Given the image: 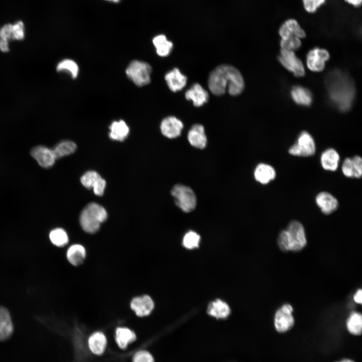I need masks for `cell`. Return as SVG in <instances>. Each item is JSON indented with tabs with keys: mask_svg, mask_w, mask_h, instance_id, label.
<instances>
[{
	"mask_svg": "<svg viewBox=\"0 0 362 362\" xmlns=\"http://www.w3.org/2000/svg\"><path fill=\"white\" fill-rule=\"evenodd\" d=\"M325 83L331 103L340 111L349 110L355 93L350 77L342 70L334 69L327 74Z\"/></svg>",
	"mask_w": 362,
	"mask_h": 362,
	"instance_id": "6da1fadb",
	"label": "cell"
},
{
	"mask_svg": "<svg viewBox=\"0 0 362 362\" xmlns=\"http://www.w3.org/2000/svg\"><path fill=\"white\" fill-rule=\"evenodd\" d=\"M208 87L210 92L216 96L222 95L226 91L232 96H237L243 90L244 82L237 69L230 65L222 64L211 72Z\"/></svg>",
	"mask_w": 362,
	"mask_h": 362,
	"instance_id": "7a4b0ae2",
	"label": "cell"
},
{
	"mask_svg": "<svg viewBox=\"0 0 362 362\" xmlns=\"http://www.w3.org/2000/svg\"><path fill=\"white\" fill-rule=\"evenodd\" d=\"M107 218V213L103 207L96 203H90L81 211L79 221L84 231L95 233Z\"/></svg>",
	"mask_w": 362,
	"mask_h": 362,
	"instance_id": "3957f363",
	"label": "cell"
},
{
	"mask_svg": "<svg viewBox=\"0 0 362 362\" xmlns=\"http://www.w3.org/2000/svg\"><path fill=\"white\" fill-rule=\"evenodd\" d=\"M125 72L128 78L137 86H144L151 81L152 68L145 61L138 60L132 61L127 67Z\"/></svg>",
	"mask_w": 362,
	"mask_h": 362,
	"instance_id": "277c9868",
	"label": "cell"
},
{
	"mask_svg": "<svg viewBox=\"0 0 362 362\" xmlns=\"http://www.w3.org/2000/svg\"><path fill=\"white\" fill-rule=\"evenodd\" d=\"M176 205L185 212L193 211L197 204L196 195L189 187L183 185H175L171 190Z\"/></svg>",
	"mask_w": 362,
	"mask_h": 362,
	"instance_id": "5b68a950",
	"label": "cell"
},
{
	"mask_svg": "<svg viewBox=\"0 0 362 362\" xmlns=\"http://www.w3.org/2000/svg\"><path fill=\"white\" fill-rule=\"evenodd\" d=\"M315 151L313 138L308 132L303 131L299 135L296 142L289 148L288 152L293 156L308 157L313 155Z\"/></svg>",
	"mask_w": 362,
	"mask_h": 362,
	"instance_id": "8992f818",
	"label": "cell"
},
{
	"mask_svg": "<svg viewBox=\"0 0 362 362\" xmlns=\"http://www.w3.org/2000/svg\"><path fill=\"white\" fill-rule=\"evenodd\" d=\"M286 231L290 243V251H299L305 246L307 240L305 229L299 221L294 220L290 222Z\"/></svg>",
	"mask_w": 362,
	"mask_h": 362,
	"instance_id": "52a82bcc",
	"label": "cell"
},
{
	"mask_svg": "<svg viewBox=\"0 0 362 362\" xmlns=\"http://www.w3.org/2000/svg\"><path fill=\"white\" fill-rule=\"evenodd\" d=\"M293 311V307L288 304L283 305L276 311L274 325L278 332H285L293 327L295 321L292 315Z\"/></svg>",
	"mask_w": 362,
	"mask_h": 362,
	"instance_id": "ba28073f",
	"label": "cell"
},
{
	"mask_svg": "<svg viewBox=\"0 0 362 362\" xmlns=\"http://www.w3.org/2000/svg\"><path fill=\"white\" fill-rule=\"evenodd\" d=\"M278 59L282 65L295 76L301 77L304 75L303 64L294 51L281 49Z\"/></svg>",
	"mask_w": 362,
	"mask_h": 362,
	"instance_id": "9c48e42d",
	"label": "cell"
},
{
	"mask_svg": "<svg viewBox=\"0 0 362 362\" xmlns=\"http://www.w3.org/2000/svg\"><path fill=\"white\" fill-rule=\"evenodd\" d=\"M329 57V54L326 49L315 48L309 51L307 55V65L313 71H321L324 69L325 62Z\"/></svg>",
	"mask_w": 362,
	"mask_h": 362,
	"instance_id": "30bf717a",
	"label": "cell"
},
{
	"mask_svg": "<svg viewBox=\"0 0 362 362\" xmlns=\"http://www.w3.org/2000/svg\"><path fill=\"white\" fill-rule=\"evenodd\" d=\"M80 182L86 188H93L95 195L101 196L104 194L106 183L96 171H87L81 177Z\"/></svg>",
	"mask_w": 362,
	"mask_h": 362,
	"instance_id": "8fae6325",
	"label": "cell"
},
{
	"mask_svg": "<svg viewBox=\"0 0 362 362\" xmlns=\"http://www.w3.org/2000/svg\"><path fill=\"white\" fill-rule=\"evenodd\" d=\"M32 157L38 164L43 168L52 166L56 160L52 149L43 145H38L33 147L30 151Z\"/></svg>",
	"mask_w": 362,
	"mask_h": 362,
	"instance_id": "7c38bea8",
	"label": "cell"
},
{
	"mask_svg": "<svg viewBox=\"0 0 362 362\" xmlns=\"http://www.w3.org/2000/svg\"><path fill=\"white\" fill-rule=\"evenodd\" d=\"M183 127L182 122L173 116L165 118L160 124L162 134L168 138H174L179 136Z\"/></svg>",
	"mask_w": 362,
	"mask_h": 362,
	"instance_id": "4fadbf2b",
	"label": "cell"
},
{
	"mask_svg": "<svg viewBox=\"0 0 362 362\" xmlns=\"http://www.w3.org/2000/svg\"><path fill=\"white\" fill-rule=\"evenodd\" d=\"M131 309L139 317L148 315L154 308V302L148 295H143L133 298L130 303Z\"/></svg>",
	"mask_w": 362,
	"mask_h": 362,
	"instance_id": "5bb4252c",
	"label": "cell"
},
{
	"mask_svg": "<svg viewBox=\"0 0 362 362\" xmlns=\"http://www.w3.org/2000/svg\"><path fill=\"white\" fill-rule=\"evenodd\" d=\"M315 202L321 212L325 215L331 214L338 207L337 199L327 192H321L318 194L315 198Z\"/></svg>",
	"mask_w": 362,
	"mask_h": 362,
	"instance_id": "9a60e30c",
	"label": "cell"
},
{
	"mask_svg": "<svg viewBox=\"0 0 362 362\" xmlns=\"http://www.w3.org/2000/svg\"><path fill=\"white\" fill-rule=\"evenodd\" d=\"M187 100H191L195 106L199 107L203 105L209 100V94L200 84L195 83L185 93Z\"/></svg>",
	"mask_w": 362,
	"mask_h": 362,
	"instance_id": "2e32d148",
	"label": "cell"
},
{
	"mask_svg": "<svg viewBox=\"0 0 362 362\" xmlns=\"http://www.w3.org/2000/svg\"><path fill=\"white\" fill-rule=\"evenodd\" d=\"M279 33L281 39H285L290 36H295L300 39L306 37L305 32L294 19L286 20L280 27Z\"/></svg>",
	"mask_w": 362,
	"mask_h": 362,
	"instance_id": "e0dca14e",
	"label": "cell"
},
{
	"mask_svg": "<svg viewBox=\"0 0 362 362\" xmlns=\"http://www.w3.org/2000/svg\"><path fill=\"white\" fill-rule=\"evenodd\" d=\"M164 78L169 88L173 92L183 89L187 81L186 76L183 74L177 68L167 72Z\"/></svg>",
	"mask_w": 362,
	"mask_h": 362,
	"instance_id": "ac0fdd59",
	"label": "cell"
},
{
	"mask_svg": "<svg viewBox=\"0 0 362 362\" xmlns=\"http://www.w3.org/2000/svg\"><path fill=\"white\" fill-rule=\"evenodd\" d=\"M188 139L192 146L199 149L204 148L207 140L203 126L198 124L193 125L188 132Z\"/></svg>",
	"mask_w": 362,
	"mask_h": 362,
	"instance_id": "d6986e66",
	"label": "cell"
},
{
	"mask_svg": "<svg viewBox=\"0 0 362 362\" xmlns=\"http://www.w3.org/2000/svg\"><path fill=\"white\" fill-rule=\"evenodd\" d=\"M14 327L9 311L0 306V341L9 338L12 334Z\"/></svg>",
	"mask_w": 362,
	"mask_h": 362,
	"instance_id": "ffe728a7",
	"label": "cell"
},
{
	"mask_svg": "<svg viewBox=\"0 0 362 362\" xmlns=\"http://www.w3.org/2000/svg\"><path fill=\"white\" fill-rule=\"evenodd\" d=\"M107 344V337L104 333L96 331L90 335L88 339V346L93 354L101 355L104 353Z\"/></svg>",
	"mask_w": 362,
	"mask_h": 362,
	"instance_id": "44dd1931",
	"label": "cell"
},
{
	"mask_svg": "<svg viewBox=\"0 0 362 362\" xmlns=\"http://www.w3.org/2000/svg\"><path fill=\"white\" fill-rule=\"evenodd\" d=\"M254 176L257 182L266 185L275 178L276 172L275 168L270 165L260 163L255 168Z\"/></svg>",
	"mask_w": 362,
	"mask_h": 362,
	"instance_id": "7402d4cb",
	"label": "cell"
},
{
	"mask_svg": "<svg viewBox=\"0 0 362 362\" xmlns=\"http://www.w3.org/2000/svg\"><path fill=\"white\" fill-rule=\"evenodd\" d=\"M340 156L334 148H327L320 156V162L323 168L326 170L335 171L338 166Z\"/></svg>",
	"mask_w": 362,
	"mask_h": 362,
	"instance_id": "603a6c76",
	"label": "cell"
},
{
	"mask_svg": "<svg viewBox=\"0 0 362 362\" xmlns=\"http://www.w3.org/2000/svg\"><path fill=\"white\" fill-rule=\"evenodd\" d=\"M109 137L114 140L122 141L128 136L129 128L122 120L113 121L109 126Z\"/></svg>",
	"mask_w": 362,
	"mask_h": 362,
	"instance_id": "cb8c5ba5",
	"label": "cell"
},
{
	"mask_svg": "<svg viewBox=\"0 0 362 362\" xmlns=\"http://www.w3.org/2000/svg\"><path fill=\"white\" fill-rule=\"evenodd\" d=\"M136 339L135 333L127 327H118L115 332V340L120 349H124L128 344Z\"/></svg>",
	"mask_w": 362,
	"mask_h": 362,
	"instance_id": "d4e9b609",
	"label": "cell"
},
{
	"mask_svg": "<svg viewBox=\"0 0 362 362\" xmlns=\"http://www.w3.org/2000/svg\"><path fill=\"white\" fill-rule=\"evenodd\" d=\"M85 256V248L79 244L71 245L67 250V259L72 265L74 266H78L82 264Z\"/></svg>",
	"mask_w": 362,
	"mask_h": 362,
	"instance_id": "484cf974",
	"label": "cell"
},
{
	"mask_svg": "<svg viewBox=\"0 0 362 362\" xmlns=\"http://www.w3.org/2000/svg\"><path fill=\"white\" fill-rule=\"evenodd\" d=\"M291 95L294 101L301 106H309L312 102V96L310 92L301 86H294L291 89Z\"/></svg>",
	"mask_w": 362,
	"mask_h": 362,
	"instance_id": "4316f807",
	"label": "cell"
},
{
	"mask_svg": "<svg viewBox=\"0 0 362 362\" xmlns=\"http://www.w3.org/2000/svg\"><path fill=\"white\" fill-rule=\"evenodd\" d=\"M156 53L161 57H166L169 55L172 47V43L168 41L166 37L163 34L158 35L152 39Z\"/></svg>",
	"mask_w": 362,
	"mask_h": 362,
	"instance_id": "83f0119b",
	"label": "cell"
},
{
	"mask_svg": "<svg viewBox=\"0 0 362 362\" xmlns=\"http://www.w3.org/2000/svg\"><path fill=\"white\" fill-rule=\"evenodd\" d=\"M207 312L209 315L217 318H225L229 315L230 310L226 303L217 299L209 305Z\"/></svg>",
	"mask_w": 362,
	"mask_h": 362,
	"instance_id": "f1b7e54d",
	"label": "cell"
},
{
	"mask_svg": "<svg viewBox=\"0 0 362 362\" xmlns=\"http://www.w3.org/2000/svg\"><path fill=\"white\" fill-rule=\"evenodd\" d=\"M56 69L59 72L68 73L72 78H76L79 73V67L72 59L66 58L60 60L57 64Z\"/></svg>",
	"mask_w": 362,
	"mask_h": 362,
	"instance_id": "f546056e",
	"label": "cell"
},
{
	"mask_svg": "<svg viewBox=\"0 0 362 362\" xmlns=\"http://www.w3.org/2000/svg\"><path fill=\"white\" fill-rule=\"evenodd\" d=\"M346 328L348 331L354 335H360L362 330V317L360 313H351L346 321Z\"/></svg>",
	"mask_w": 362,
	"mask_h": 362,
	"instance_id": "4dcf8cb0",
	"label": "cell"
},
{
	"mask_svg": "<svg viewBox=\"0 0 362 362\" xmlns=\"http://www.w3.org/2000/svg\"><path fill=\"white\" fill-rule=\"evenodd\" d=\"M76 148L75 143L69 140H64L58 143L52 149L56 159L73 153Z\"/></svg>",
	"mask_w": 362,
	"mask_h": 362,
	"instance_id": "1f68e13d",
	"label": "cell"
},
{
	"mask_svg": "<svg viewBox=\"0 0 362 362\" xmlns=\"http://www.w3.org/2000/svg\"><path fill=\"white\" fill-rule=\"evenodd\" d=\"M49 238L52 244L58 247L64 246L68 242V236L66 232L60 228L52 230L49 233Z\"/></svg>",
	"mask_w": 362,
	"mask_h": 362,
	"instance_id": "d6a6232c",
	"label": "cell"
},
{
	"mask_svg": "<svg viewBox=\"0 0 362 362\" xmlns=\"http://www.w3.org/2000/svg\"><path fill=\"white\" fill-rule=\"evenodd\" d=\"M280 46L283 49L294 51L301 47V39L295 36H290L285 39H281Z\"/></svg>",
	"mask_w": 362,
	"mask_h": 362,
	"instance_id": "836d02e7",
	"label": "cell"
},
{
	"mask_svg": "<svg viewBox=\"0 0 362 362\" xmlns=\"http://www.w3.org/2000/svg\"><path fill=\"white\" fill-rule=\"evenodd\" d=\"M200 236L194 231H190L186 234L183 238V245L188 249L197 247L199 245Z\"/></svg>",
	"mask_w": 362,
	"mask_h": 362,
	"instance_id": "e575fe53",
	"label": "cell"
},
{
	"mask_svg": "<svg viewBox=\"0 0 362 362\" xmlns=\"http://www.w3.org/2000/svg\"><path fill=\"white\" fill-rule=\"evenodd\" d=\"M25 26L23 21H18L12 24L13 40H22L25 37Z\"/></svg>",
	"mask_w": 362,
	"mask_h": 362,
	"instance_id": "d590c367",
	"label": "cell"
},
{
	"mask_svg": "<svg viewBox=\"0 0 362 362\" xmlns=\"http://www.w3.org/2000/svg\"><path fill=\"white\" fill-rule=\"evenodd\" d=\"M132 362H154L152 355L148 351L141 350L134 355Z\"/></svg>",
	"mask_w": 362,
	"mask_h": 362,
	"instance_id": "8d00e7d4",
	"label": "cell"
},
{
	"mask_svg": "<svg viewBox=\"0 0 362 362\" xmlns=\"http://www.w3.org/2000/svg\"><path fill=\"white\" fill-rule=\"evenodd\" d=\"M326 0H303V6L305 10L308 13H315L317 9L322 4H323Z\"/></svg>",
	"mask_w": 362,
	"mask_h": 362,
	"instance_id": "74e56055",
	"label": "cell"
},
{
	"mask_svg": "<svg viewBox=\"0 0 362 362\" xmlns=\"http://www.w3.org/2000/svg\"><path fill=\"white\" fill-rule=\"evenodd\" d=\"M278 243L281 250L284 252L290 251V243L286 230H283L279 234Z\"/></svg>",
	"mask_w": 362,
	"mask_h": 362,
	"instance_id": "f35d334b",
	"label": "cell"
},
{
	"mask_svg": "<svg viewBox=\"0 0 362 362\" xmlns=\"http://www.w3.org/2000/svg\"><path fill=\"white\" fill-rule=\"evenodd\" d=\"M342 171L347 177H354L353 166L351 158H346L342 163Z\"/></svg>",
	"mask_w": 362,
	"mask_h": 362,
	"instance_id": "ab89813d",
	"label": "cell"
},
{
	"mask_svg": "<svg viewBox=\"0 0 362 362\" xmlns=\"http://www.w3.org/2000/svg\"><path fill=\"white\" fill-rule=\"evenodd\" d=\"M351 159L353 166L354 177L360 178L362 175V159L358 155L353 156Z\"/></svg>",
	"mask_w": 362,
	"mask_h": 362,
	"instance_id": "60d3db41",
	"label": "cell"
},
{
	"mask_svg": "<svg viewBox=\"0 0 362 362\" xmlns=\"http://www.w3.org/2000/svg\"><path fill=\"white\" fill-rule=\"evenodd\" d=\"M0 33L9 41L13 40L12 24L8 23L0 28Z\"/></svg>",
	"mask_w": 362,
	"mask_h": 362,
	"instance_id": "b9f144b4",
	"label": "cell"
},
{
	"mask_svg": "<svg viewBox=\"0 0 362 362\" xmlns=\"http://www.w3.org/2000/svg\"><path fill=\"white\" fill-rule=\"evenodd\" d=\"M9 40L0 33V50L8 52L10 50Z\"/></svg>",
	"mask_w": 362,
	"mask_h": 362,
	"instance_id": "7bdbcfd3",
	"label": "cell"
},
{
	"mask_svg": "<svg viewBox=\"0 0 362 362\" xmlns=\"http://www.w3.org/2000/svg\"><path fill=\"white\" fill-rule=\"evenodd\" d=\"M361 290H358L353 296V300L356 303H361Z\"/></svg>",
	"mask_w": 362,
	"mask_h": 362,
	"instance_id": "ee69618b",
	"label": "cell"
},
{
	"mask_svg": "<svg viewBox=\"0 0 362 362\" xmlns=\"http://www.w3.org/2000/svg\"><path fill=\"white\" fill-rule=\"evenodd\" d=\"M344 1L355 7L361 6L362 3V0H344Z\"/></svg>",
	"mask_w": 362,
	"mask_h": 362,
	"instance_id": "f6af8a7d",
	"label": "cell"
},
{
	"mask_svg": "<svg viewBox=\"0 0 362 362\" xmlns=\"http://www.w3.org/2000/svg\"><path fill=\"white\" fill-rule=\"evenodd\" d=\"M335 362H354V361L349 358H344Z\"/></svg>",
	"mask_w": 362,
	"mask_h": 362,
	"instance_id": "bcb514c9",
	"label": "cell"
},
{
	"mask_svg": "<svg viewBox=\"0 0 362 362\" xmlns=\"http://www.w3.org/2000/svg\"><path fill=\"white\" fill-rule=\"evenodd\" d=\"M105 1H108L109 2H111V3H118L120 2L121 0H105Z\"/></svg>",
	"mask_w": 362,
	"mask_h": 362,
	"instance_id": "7dc6e473",
	"label": "cell"
}]
</instances>
